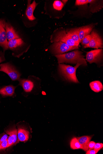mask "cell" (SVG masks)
Listing matches in <instances>:
<instances>
[{
    "label": "cell",
    "mask_w": 103,
    "mask_h": 154,
    "mask_svg": "<svg viewBox=\"0 0 103 154\" xmlns=\"http://www.w3.org/2000/svg\"><path fill=\"white\" fill-rule=\"evenodd\" d=\"M82 52L79 50H76L59 55H55L57 59L59 64L63 63L77 64L80 63L84 66L87 65L84 56Z\"/></svg>",
    "instance_id": "1"
},
{
    "label": "cell",
    "mask_w": 103,
    "mask_h": 154,
    "mask_svg": "<svg viewBox=\"0 0 103 154\" xmlns=\"http://www.w3.org/2000/svg\"><path fill=\"white\" fill-rule=\"evenodd\" d=\"M8 49L13 51L12 55L14 57L19 58L24 53L27 52L30 46L27 45L21 38L14 39L8 41Z\"/></svg>",
    "instance_id": "2"
},
{
    "label": "cell",
    "mask_w": 103,
    "mask_h": 154,
    "mask_svg": "<svg viewBox=\"0 0 103 154\" xmlns=\"http://www.w3.org/2000/svg\"><path fill=\"white\" fill-rule=\"evenodd\" d=\"M81 64L78 63L75 67L63 64H59V69L65 78L69 81L78 83L79 81L77 79L76 73L77 68Z\"/></svg>",
    "instance_id": "3"
},
{
    "label": "cell",
    "mask_w": 103,
    "mask_h": 154,
    "mask_svg": "<svg viewBox=\"0 0 103 154\" xmlns=\"http://www.w3.org/2000/svg\"><path fill=\"white\" fill-rule=\"evenodd\" d=\"M31 1H28L26 9L22 16V20L25 26L29 28L32 26V23L36 18L34 15V13L38 4L35 1L31 4Z\"/></svg>",
    "instance_id": "4"
},
{
    "label": "cell",
    "mask_w": 103,
    "mask_h": 154,
    "mask_svg": "<svg viewBox=\"0 0 103 154\" xmlns=\"http://www.w3.org/2000/svg\"><path fill=\"white\" fill-rule=\"evenodd\" d=\"M51 42L64 43L71 47H78L75 42L68 35L65 31H60L54 33L50 38Z\"/></svg>",
    "instance_id": "5"
},
{
    "label": "cell",
    "mask_w": 103,
    "mask_h": 154,
    "mask_svg": "<svg viewBox=\"0 0 103 154\" xmlns=\"http://www.w3.org/2000/svg\"><path fill=\"white\" fill-rule=\"evenodd\" d=\"M0 72L7 74L14 81L18 80L21 75L15 67L9 63L0 65Z\"/></svg>",
    "instance_id": "6"
},
{
    "label": "cell",
    "mask_w": 103,
    "mask_h": 154,
    "mask_svg": "<svg viewBox=\"0 0 103 154\" xmlns=\"http://www.w3.org/2000/svg\"><path fill=\"white\" fill-rule=\"evenodd\" d=\"M79 49L78 47H71L65 43L54 42L51 47L52 53L55 55L63 54L64 53Z\"/></svg>",
    "instance_id": "7"
},
{
    "label": "cell",
    "mask_w": 103,
    "mask_h": 154,
    "mask_svg": "<svg viewBox=\"0 0 103 154\" xmlns=\"http://www.w3.org/2000/svg\"><path fill=\"white\" fill-rule=\"evenodd\" d=\"M18 137L19 142L25 143L28 140L30 137V132L26 125L17 124Z\"/></svg>",
    "instance_id": "8"
},
{
    "label": "cell",
    "mask_w": 103,
    "mask_h": 154,
    "mask_svg": "<svg viewBox=\"0 0 103 154\" xmlns=\"http://www.w3.org/2000/svg\"><path fill=\"white\" fill-rule=\"evenodd\" d=\"M103 50L98 49L87 52L86 60L90 63H98L101 60Z\"/></svg>",
    "instance_id": "9"
},
{
    "label": "cell",
    "mask_w": 103,
    "mask_h": 154,
    "mask_svg": "<svg viewBox=\"0 0 103 154\" xmlns=\"http://www.w3.org/2000/svg\"><path fill=\"white\" fill-rule=\"evenodd\" d=\"M91 35V39L90 43L88 45L84 46V48H92L97 49L103 48L102 41L98 34L93 30Z\"/></svg>",
    "instance_id": "10"
},
{
    "label": "cell",
    "mask_w": 103,
    "mask_h": 154,
    "mask_svg": "<svg viewBox=\"0 0 103 154\" xmlns=\"http://www.w3.org/2000/svg\"><path fill=\"white\" fill-rule=\"evenodd\" d=\"M5 21L3 19H0V46L4 51L8 49V39L5 28Z\"/></svg>",
    "instance_id": "11"
},
{
    "label": "cell",
    "mask_w": 103,
    "mask_h": 154,
    "mask_svg": "<svg viewBox=\"0 0 103 154\" xmlns=\"http://www.w3.org/2000/svg\"><path fill=\"white\" fill-rule=\"evenodd\" d=\"M18 81L19 85L22 87L25 92L29 93L32 91L34 87V84L30 76L27 79H20Z\"/></svg>",
    "instance_id": "12"
},
{
    "label": "cell",
    "mask_w": 103,
    "mask_h": 154,
    "mask_svg": "<svg viewBox=\"0 0 103 154\" xmlns=\"http://www.w3.org/2000/svg\"><path fill=\"white\" fill-rule=\"evenodd\" d=\"M5 132L12 140L14 146H16L19 143L18 135V129L17 128L15 125H9V126L5 129Z\"/></svg>",
    "instance_id": "13"
},
{
    "label": "cell",
    "mask_w": 103,
    "mask_h": 154,
    "mask_svg": "<svg viewBox=\"0 0 103 154\" xmlns=\"http://www.w3.org/2000/svg\"><path fill=\"white\" fill-rule=\"evenodd\" d=\"M5 28L8 41L14 39L21 38L20 35L10 23L5 22Z\"/></svg>",
    "instance_id": "14"
},
{
    "label": "cell",
    "mask_w": 103,
    "mask_h": 154,
    "mask_svg": "<svg viewBox=\"0 0 103 154\" xmlns=\"http://www.w3.org/2000/svg\"><path fill=\"white\" fill-rule=\"evenodd\" d=\"M16 88L12 85L4 87L0 89V94L3 97H13L15 94Z\"/></svg>",
    "instance_id": "15"
},
{
    "label": "cell",
    "mask_w": 103,
    "mask_h": 154,
    "mask_svg": "<svg viewBox=\"0 0 103 154\" xmlns=\"http://www.w3.org/2000/svg\"><path fill=\"white\" fill-rule=\"evenodd\" d=\"M94 25L90 24L80 28L79 32V43H81L82 39L87 35H89L92 31Z\"/></svg>",
    "instance_id": "16"
},
{
    "label": "cell",
    "mask_w": 103,
    "mask_h": 154,
    "mask_svg": "<svg viewBox=\"0 0 103 154\" xmlns=\"http://www.w3.org/2000/svg\"><path fill=\"white\" fill-rule=\"evenodd\" d=\"M92 136H85L77 138L82 147V149L86 151L89 149L88 145L92 138Z\"/></svg>",
    "instance_id": "17"
},
{
    "label": "cell",
    "mask_w": 103,
    "mask_h": 154,
    "mask_svg": "<svg viewBox=\"0 0 103 154\" xmlns=\"http://www.w3.org/2000/svg\"><path fill=\"white\" fill-rule=\"evenodd\" d=\"M80 28L72 29L67 32V34L69 37L79 46V32Z\"/></svg>",
    "instance_id": "18"
},
{
    "label": "cell",
    "mask_w": 103,
    "mask_h": 154,
    "mask_svg": "<svg viewBox=\"0 0 103 154\" xmlns=\"http://www.w3.org/2000/svg\"><path fill=\"white\" fill-rule=\"evenodd\" d=\"M90 86L91 89L95 92H99L103 89L102 84L99 81H95L91 82L90 83Z\"/></svg>",
    "instance_id": "19"
},
{
    "label": "cell",
    "mask_w": 103,
    "mask_h": 154,
    "mask_svg": "<svg viewBox=\"0 0 103 154\" xmlns=\"http://www.w3.org/2000/svg\"><path fill=\"white\" fill-rule=\"evenodd\" d=\"M70 146L71 149H82V146L79 143L77 138L76 137H73L71 139Z\"/></svg>",
    "instance_id": "20"
},
{
    "label": "cell",
    "mask_w": 103,
    "mask_h": 154,
    "mask_svg": "<svg viewBox=\"0 0 103 154\" xmlns=\"http://www.w3.org/2000/svg\"><path fill=\"white\" fill-rule=\"evenodd\" d=\"M64 4L60 1H54L53 4V7L56 10L61 11L63 8Z\"/></svg>",
    "instance_id": "21"
},
{
    "label": "cell",
    "mask_w": 103,
    "mask_h": 154,
    "mask_svg": "<svg viewBox=\"0 0 103 154\" xmlns=\"http://www.w3.org/2000/svg\"><path fill=\"white\" fill-rule=\"evenodd\" d=\"M94 1H90V0H77L76 1L75 5L77 6L82 5L88 3L91 4Z\"/></svg>",
    "instance_id": "22"
},
{
    "label": "cell",
    "mask_w": 103,
    "mask_h": 154,
    "mask_svg": "<svg viewBox=\"0 0 103 154\" xmlns=\"http://www.w3.org/2000/svg\"><path fill=\"white\" fill-rule=\"evenodd\" d=\"M8 148V140H6L0 145V152L5 151Z\"/></svg>",
    "instance_id": "23"
},
{
    "label": "cell",
    "mask_w": 103,
    "mask_h": 154,
    "mask_svg": "<svg viewBox=\"0 0 103 154\" xmlns=\"http://www.w3.org/2000/svg\"><path fill=\"white\" fill-rule=\"evenodd\" d=\"M91 39V35H89L85 36L82 40L81 44L82 45H86L89 44Z\"/></svg>",
    "instance_id": "24"
},
{
    "label": "cell",
    "mask_w": 103,
    "mask_h": 154,
    "mask_svg": "<svg viewBox=\"0 0 103 154\" xmlns=\"http://www.w3.org/2000/svg\"><path fill=\"white\" fill-rule=\"evenodd\" d=\"M8 137V135L5 132L0 134V145L3 141L7 140Z\"/></svg>",
    "instance_id": "25"
},
{
    "label": "cell",
    "mask_w": 103,
    "mask_h": 154,
    "mask_svg": "<svg viewBox=\"0 0 103 154\" xmlns=\"http://www.w3.org/2000/svg\"><path fill=\"white\" fill-rule=\"evenodd\" d=\"M103 147V144L101 143H95L94 149L98 152Z\"/></svg>",
    "instance_id": "26"
},
{
    "label": "cell",
    "mask_w": 103,
    "mask_h": 154,
    "mask_svg": "<svg viewBox=\"0 0 103 154\" xmlns=\"http://www.w3.org/2000/svg\"><path fill=\"white\" fill-rule=\"evenodd\" d=\"M98 152L95 149H88L86 151V154H96Z\"/></svg>",
    "instance_id": "27"
},
{
    "label": "cell",
    "mask_w": 103,
    "mask_h": 154,
    "mask_svg": "<svg viewBox=\"0 0 103 154\" xmlns=\"http://www.w3.org/2000/svg\"><path fill=\"white\" fill-rule=\"evenodd\" d=\"M95 143H96L94 142H90L89 145H88V147H89V148L90 149H94Z\"/></svg>",
    "instance_id": "28"
},
{
    "label": "cell",
    "mask_w": 103,
    "mask_h": 154,
    "mask_svg": "<svg viewBox=\"0 0 103 154\" xmlns=\"http://www.w3.org/2000/svg\"><path fill=\"white\" fill-rule=\"evenodd\" d=\"M4 59L3 57L0 55V63L4 61Z\"/></svg>",
    "instance_id": "29"
}]
</instances>
